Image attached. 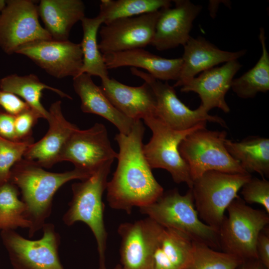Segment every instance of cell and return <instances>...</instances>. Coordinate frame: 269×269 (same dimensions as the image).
Wrapping results in <instances>:
<instances>
[{"label": "cell", "instance_id": "13", "mask_svg": "<svg viewBox=\"0 0 269 269\" xmlns=\"http://www.w3.org/2000/svg\"><path fill=\"white\" fill-rule=\"evenodd\" d=\"M15 53L28 57L56 78L80 75L83 54L80 43L52 39L33 41L19 47Z\"/></svg>", "mask_w": 269, "mask_h": 269}, {"label": "cell", "instance_id": "11", "mask_svg": "<svg viewBox=\"0 0 269 269\" xmlns=\"http://www.w3.org/2000/svg\"><path fill=\"white\" fill-rule=\"evenodd\" d=\"M131 72L151 86L156 100V117L173 130L185 131L207 122L227 128L223 119L209 115L200 106L196 110L189 109L179 100L174 87L167 82H163L135 68H131Z\"/></svg>", "mask_w": 269, "mask_h": 269}, {"label": "cell", "instance_id": "25", "mask_svg": "<svg viewBox=\"0 0 269 269\" xmlns=\"http://www.w3.org/2000/svg\"><path fill=\"white\" fill-rule=\"evenodd\" d=\"M192 249V241L190 239L164 228L155 250L152 269H185Z\"/></svg>", "mask_w": 269, "mask_h": 269}, {"label": "cell", "instance_id": "20", "mask_svg": "<svg viewBox=\"0 0 269 269\" xmlns=\"http://www.w3.org/2000/svg\"><path fill=\"white\" fill-rule=\"evenodd\" d=\"M183 47L182 65L174 87H181L199 73L219 64L237 60L247 52L245 49L236 52L222 50L202 37L195 38L190 36Z\"/></svg>", "mask_w": 269, "mask_h": 269}, {"label": "cell", "instance_id": "31", "mask_svg": "<svg viewBox=\"0 0 269 269\" xmlns=\"http://www.w3.org/2000/svg\"><path fill=\"white\" fill-rule=\"evenodd\" d=\"M243 261L204 244L192 242L190 259L185 269H236Z\"/></svg>", "mask_w": 269, "mask_h": 269}, {"label": "cell", "instance_id": "16", "mask_svg": "<svg viewBox=\"0 0 269 269\" xmlns=\"http://www.w3.org/2000/svg\"><path fill=\"white\" fill-rule=\"evenodd\" d=\"M174 7L160 10L151 45L164 51L184 46L190 37L193 21L202 6L189 0H174Z\"/></svg>", "mask_w": 269, "mask_h": 269}, {"label": "cell", "instance_id": "14", "mask_svg": "<svg viewBox=\"0 0 269 269\" xmlns=\"http://www.w3.org/2000/svg\"><path fill=\"white\" fill-rule=\"evenodd\" d=\"M164 228L149 217L121 224L120 264L123 269H152L153 256Z\"/></svg>", "mask_w": 269, "mask_h": 269}, {"label": "cell", "instance_id": "40", "mask_svg": "<svg viewBox=\"0 0 269 269\" xmlns=\"http://www.w3.org/2000/svg\"><path fill=\"white\" fill-rule=\"evenodd\" d=\"M113 269H123L120 264L117 265Z\"/></svg>", "mask_w": 269, "mask_h": 269}, {"label": "cell", "instance_id": "37", "mask_svg": "<svg viewBox=\"0 0 269 269\" xmlns=\"http://www.w3.org/2000/svg\"><path fill=\"white\" fill-rule=\"evenodd\" d=\"M15 116L0 108V136L13 141L17 140L14 126Z\"/></svg>", "mask_w": 269, "mask_h": 269}, {"label": "cell", "instance_id": "29", "mask_svg": "<svg viewBox=\"0 0 269 269\" xmlns=\"http://www.w3.org/2000/svg\"><path fill=\"white\" fill-rule=\"evenodd\" d=\"M171 5L169 0H102L98 15L107 24L118 19L159 11Z\"/></svg>", "mask_w": 269, "mask_h": 269}, {"label": "cell", "instance_id": "33", "mask_svg": "<svg viewBox=\"0 0 269 269\" xmlns=\"http://www.w3.org/2000/svg\"><path fill=\"white\" fill-rule=\"evenodd\" d=\"M243 200L246 203H257L269 214V181L262 178L252 177L241 189Z\"/></svg>", "mask_w": 269, "mask_h": 269}, {"label": "cell", "instance_id": "2", "mask_svg": "<svg viewBox=\"0 0 269 269\" xmlns=\"http://www.w3.org/2000/svg\"><path fill=\"white\" fill-rule=\"evenodd\" d=\"M90 175L75 168L61 173L49 172L23 158L12 167L9 181L17 187L25 205L24 216L30 224L29 238L42 229L50 216L56 191L69 181L82 180Z\"/></svg>", "mask_w": 269, "mask_h": 269}, {"label": "cell", "instance_id": "7", "mask_svg": "<svg viewBox=\"0 0 269 269\" xmlns=\"http://www.w3.org/2000/svg\"><path fill=\"white\" fill-rule=\"evenodd\" d=\"M227 134L224 131H211L204 128L193 132L180 142L179 151L189 167L193 181L211 170L248 173L226 149Z\"/></svg>", "mask_w": 269, "mask_h": 269}, {"label": "cell", "instance_id": "38", "mask_svg": "<svg viewBox=\"0 0 269 269\" xmlns=\"http://www.w3.org/2000/svg\"><path fill=\"white\" fill-rule=\"evenodd\" d=\"M236 269H268L258 259L244 260Z\"/></svg>", "mask_w": 269, "mask_h": 269}, {"label": "cell", "instance_id": "35", "mask_svg": "<svg viewBox=\"0 0 269 269\" xmlns=\"http://www.w3.org/2000/svg\"><path fill=\"white\" fill-rule=\"evenodd\" d=\"M31 108L16 95L0 89V108L6 113L16 116Z\"/></svg>", "mask_w": 269, "mask_h": 269}, {"label": "cell", "instance_id": "15", "mask_svg": "<svg viewBox=\"0 0 269 269\" xmlns=\"http://www.w3.org/2000/svg\"><path fill=\"white\" fill-rule=\"evenodd\" d=\"M160 10L115 20L99 31L102 54L143 48L152 42Z\"/></svg>", "mask_w": 269, "mask_h": 269}, {"label": "cell", "instance_id": "28", "mask_svg": "<svg viewBox=\"0 0 269 269\" xmlns=\"http://www.w3.org/2000/svg\"><path fill=\"white\" fill-rule=\"evenodd\" d=\"M259 38L262 48L259 60L252 68L232 82V90L242 99L253 98L259 92L269 90V54L263 27L260 29Z\"/></svg>", "mask_w": 269, "mask_h": 269}, {"label": "cell", "instance_id": "36", "mask_svg": "<svg viewBox=\"0 0 269 269\" xmlns=\"http://www.w3.org/2000/svg\"><path fill=\"white\" fill-rule=\"evenodd\" d=\"M267 227L260 233L256 243V252L258 260L269 269V233Z\"/></svg>", "mask_w": 269, "mask_h": 269}, {"label": "cell", "instance_id": "8", "mask_svg": "<svg viewBox=\"0 0 269 269\" xmlns=\"http://www.w3.org/2000/svg\"><path fill=\"white\" fill-rule=\"evenodd\" d=\"M143 121L152 133L149 142L143 145V154L151 168L164 169L170 174L175 183H185L191 188L193 181L178 147L187 135L206 128L207 123L179 131L170 128L156 117H149Z\"/></svg>", "mask_w": 269, "mask_h": 269}, {"label": "cell", "instance_id": "5", "mask_svg": "<svg viewBox=\"0 0 269 269\" xmlns=\"http://www.w3.org/2000/svg\"><path fill=\"white\" fill-rule=\"evenodd\" d=\"M218 231L220 249L243 260L258 259L256 243L260 232L269 224V214L247 205L240 197L227 209Z\"/></svg>", "mask_w": 269, "mask_h": 269}, {"label": "cell", "instance_id": "18", "mask_svg": "<svg viewBox=\"0 0 269 269\" xmlns=\"http://www.w3.org/2000/svg\"><path fill=\"white\" fill-rule=\"evenodd\" d=\"M48 112L47 132L41 139L31 144L23 155V158L46 168L59 162L60 154L67 140L78 129L64 117L60 101L53 103Z\"/></svg>", "mask_w": 269, "mask_h": 269}, {"label": "cell", "instance_id": "3", "mask_svg": "<svg viewBox=\"0 0 269 269\" xmlns=\"http://www.w3.org/2000/svg\"><path fill=\"white\" fill-rule=\"evenodd\" d=\"M113 161L107 162L89 177L72 185V197L62 218L67 226L82 222L90 229L97 243L99 269H107L108 234L104 220L103 195Z\"/></svg>", "mask_w": 269, "mask_h": 269}, {"label": "cell", "instance_id": "34", "mask_svg": "<svg viewBox=\"0 0 269 269\" xmlns=\"http://www.w3.org/2000/svg\"><path fill=\"white\" fill-rule=\"evenodd\" d=\"M39 119L40 116L31 108L15 116V131L17 140H23L32 137V128Z\"/></svg>", "mask_w": 269, "mask_h": 269}, {"label": "cell", "instance_id": "22", "mask_svg": "<svg viewBox=\"0 0 269 269\" xmlns=\"http://www.w3.org/2000/svg\"><path fill=\"white\" fill-rule=\"evenodd\" d=\"M73 86L81 100L83 112L100 116L112 123L120 133L128 135L134 121L121 113L111 103L91 76L83 73L73 78Z\"/></svg>", "mask_w": 269, "mask_h": 269}, {"label": "cell", "instance_id": "21", "mask_svg": "<svg viewBox=\"0 0 269 269\" xmlns=\"http://www.w3.org/2000/svg\"><path fill=\"white\" fill-rule=\"evenodd\" d=\"M103 56L108 69L126 66L141 68L155 79L165 82L177 81L182 65L181 57L167 59L143 48L110 53Z\"/></svg>", "mask_w": 269, "mask_h": 269}, {"label": "cell", "instance_id": "12", "mask_svg": "<svg viewBox=\"0 0 269 269\" xmlns=\"http://www.w3.org/2000/svg\"><path fill=\"white\" fill-rule=\"evenodd\" d=\"M117 157L106 127L97 123L86 130L78 128L72 134L63 148L59 162H70L75 168L91 175Z\"/></svg>", "mask_w": 269, "mask_h": 269}, {"label": "cell", "instance_id": "1", "mask_svg": "<svg viewBox=\"0 0 269 269\" xmlns=\"http://www.w3.org/2000/svg\"><path fill=\"white\" fill-rule=\"evenodd\" d=\"M145 128L140 120L134 122L131 132L117 134L119 147L118 165L111 180L108 181L107 200L113 209L130 214L156 201L163 193L143 152Z\"/></svg>", "mask_w": 269, "mask_h": 269}, {"label": "cell", "instance_id": "6", "mask_svg": "<svg viewBox=\"0 0 269 269\" xmlns=\"http://www.w3.org/2000/svg\"><path fill=\"white\" fill-rule=\"evenodd\" d=\"M252 176L211 170L193 180L192 190L200 219L218 232L232 202Z\"/></svg>", "mask_w": 269, "mask_h": 269}, {"label": "cell", "instance_id": "9", "mask_svg": "<svg viewBox=\"0 0 269 269\" xmlns=\"http://www.w3.org/2000/svg\"><path fill=\"white\" fill-rule=\"evenodd\" d=\"M38 240L26 239L13 230H2L0 237L13 269H65L59 256L60 236L54 225L45 223Z\"/></svg>", "mask_w": 269, "mask_h": 269}, {"label": "cell", "instance_id": "4", "mask_svg": "<svg viewBox=\"0 0 269 269\" xmlns=\"http://www.w3.org/2000/svg\"><path fill=\"white\" fill-rule=\"evenodd\" d=\"M139 210L165 229L179 232L192 242L220 249L218 232L200 219L190 188L184 195L177 189L163 192L156 201Z\"/></svg>", "mask_w": 269, "mask_h": 269}, {"label": "cell", "instance_id": "30", "mask_svg": "<svg viewBox=\"0 0 269 269\" xmlns=\"http://www.w3.org/2000/svg\"><path fill=\"white\" fill-rule=\"evenodd\" d=\"M20 192L10 182L0 184V230L28 228L30 223L24 216L26 207L19 198Z\"/></svg>", "mask_w": 269, "mask_h": 269}, {"label": "cell", "instance_id": "26", "mask_svg": "<svg viewBox=\"0 0 269 269\" xmlns=\"http://www.w3.org/2000/svg\"><path fill=\"white\" fill-rule=\"evenodd\" d=\"M0 89L22 98L41 118L47 121L49 118V113L41 103L44 90H50L62 98L72 99L60 89L43 83L33 74L24 76L12 74L3 77L0 80Z\"/></svg>", "mask_w": 269, "mask_h": 269}, {"label": "cell", "instance_id": "24", "mask_svg": "<svg viewBox=\"0 0 269 269\" xmlns=\"http://www.w3.org/2000/svg\"><path fill=\"white\" fill-rule=\"evenodd\" d=\"M225 145L229 154L247 173L257 172L264 178L269 176V139L250 136L240 141L227 138Z\"/></svg>", "mask_w": 269, "mask_h": 269}, {"label": "cell", "instance_id": "27", "mask_svg": "<svg viewBox=\"0 0 269 269\" xmlns=\"http://www.w3.org/2000/svg\"><path fill=\"white\" fill-rule=\"evenodd\" d=\"M83 37L80 45L83 54V65L80 75L87 74L99 77L101 80L109 78L108 69L105 63L97 42V34L103 19L98 15L90 18L84 17L81 20Z\"/></svg>", "mask_w": 269, "mask_h": 269}, {"label": "cell", "instance_id": "23", "mask_svg": "<svg viewBox=\"0 0 269 269\" xmlns=\"http://www.w3.org/2000/svg\"><path fill=\"white\" fill-rule=\"evenodd\" d=\"M37 7L44 28L55 40H68L72 27L85 17L81 0H41Z\"/></svg>", "mask_w": 269, "mask_h": 269}, {"label": "cell", "instance_id": "19", "mask_svg": "<svg viewBox=\"0 0 269 269\" xmlns=\"http://www.w3.org/2000/svg\"><path fill=\"white\" fill-rule=\"evenodd\" d=\"M100 87L114 107L127 117L135 121L156 117L155 96L147 83L133 87L108 78L101 80Z\"/></svg>", "mask_w": 269, "mask_h": 269}, {"label": "cell", "instance_id": "39", "mask_svg": "<svg viewBox=\"0 0 269 269\" xmlns=\"http://www.w3.org/2000/svg\"><path fill=\"white\" fill-rule=\"evenodd\" d=\"M6 4V0H0V14L4 8Z\"/></svg>", "mask_w": 269, "mask_h": 269}, {"label": "cell", "instance_id": "17", "mask_svg": "<svg viewBox=\"0 0 269 269\" xmlns=\"http://www.w3.org/2000/svg\"><path fill=\"white\" fill-rule=\"evenodd\" d=\"M242 66L237 60L229 61L220 67L202 72L183 85L180 91L197 93L201 101L200 106L208 113L218 108L228 113L230 109L225 100V95L231 88L234 76Z\"/></svg>", "mask_w": 269, "mask_h": 269}, {"label": "cell", "instance_id": "32", "mask_svg": "<svg viewBox=\"0 0 269 269\" xmlns=\"http://www.w3.org/2000/svg\"><path fill=\"white\" fill-rule=\"evenodd\" d=\"M34 142L32 137L13 141L0 136V184L9 181L12 167L23 158V155Z\"/></svg>", "mask_w": 269, "mask_h": 269}, {"label": "cell", "instance_id": "10", "mask_svg": "<svg viewBox=\"0 0 269 269\" xmlns=\"http://www.w3.org/2000/svg\"><path fill=\"white\" fill-rule=\"evenodd\" d=\"M39 17L37 5L33 1L6 0L0 14V48L10 55L25 44L52 39Z\"/></svg>", "mask_w": 269, "mask_h": 269}]
</instances>
